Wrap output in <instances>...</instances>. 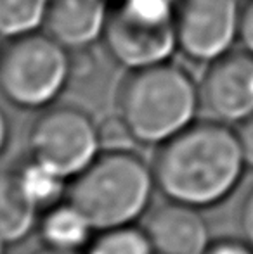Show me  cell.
I'll use <instances>...</instances> for the list:
<instances>
[{
	"label": "cell",
	"mask_w": 253,
	"mask_h": 254,
	"mask_svg": "<svg viewBox=\"0 0 253 254\" xmlns=\"http://www.w3.org/2000/svg\"><path fill=\"white\" fill-rule=\"evenodd\" d=\"M151 166L167 201L201 211L227 201L247 171L236 128L215 120H196L156 147Z\"/></svg>",
	"instance_id": "6da1fadb"
},
{
	"label": "cell",
	"mask_w": 253,
	"mask_h": 254,
	"mask_svg": "<svg viewBox=\"0 0 253 254\" xmlns=\"http://www.w3.org/2000/svg\"><path fill=\"white\" fill-rule=\"evenodd\" d=\"M199 109V81L173 61L127 71L116 92V114L135 144L146 147H160L186 130Z\"/></svg>",
	"instance_id": "7a4b0ae2"
},
{
	"label": "cell",
	"mask_w": 253,
	"mask_h": 254,
	"mask_svg": "<svg viewBox=\"0 0 253 254\" xmlns=\"http://www.w3.org/2000/svg\"><path fill=\"white\" fill-rule=\"evenodd\" d=\"M156 190L151 163L132 149H116L102 151L71 178L66 199L101 232L139 223Z\"/></svg>",
	"instance_id": "3957f363"
},
{
	"label": "cell",
	"mask_w": 253,
	"mask_h": 254,
	"mask_svg": "<svg viewBox=\"0 0 253 254\" xmlns=\"http://www.w3.org/2000/svg\"><path fill=\"white\" fill-rule=\"evenodd\" d=\"M73 78V57L45 31L5 40L0 56V95L23 111L54 106Z\"/></svg>",
	"instance_id": "277c9868"
},
{
	"label": "cell",
	"mask_w": 253,
	"mask_h": 254,
	"mask_svg": "<svg viewBox=\"0 0 253 254\" xmlns=\"http://www.w3.org/2000/svg\"><path fill=\"white\" fill-rule=\"evenodd\" d=\"M177 0H122L113 3L102 47L127 71L172 61L177 54L173 14Z\"/></svg>",
	"instance_id": "5b68a950"
},
{
	"label": "cell",
	"mask_w": 253,
	"mask_h": 254,
	"mask_svg": "<svg viewBox=\"0 0 253 254\" xmlns=\"http://www.w3.org/2000/svg\"><path fill=\"white\" fill-rule=\"evenodd\" d=\"M28 149L30 156L71 180L102 152L99 123L82 107L54 104L33 120Z\"/></svg>",
	"instance_id": "8992f818"
},
{
	"label": "cell",
	"mask_w": 253,
	"mask_h": 254,
	"mask_svg": "<svg viewBox=\"0 0 253 254\" xmlns=\"http://www.w3.org/2000/svg\"><path fill=\"white\" fill-rule=\"evenodd\" d=\"M243 0H177L173 14L177 52L210 64L240 45Z\"/></svg>",
	"instance_id": "52a82bcc"
},
{
	"label": "cell",
	"mask_w": 253,
	"mask_h": 254,
	"mask_svg": "<svg viewBox=\"0 0 253 254\" xmlns=\"http://www.w3.org/2000/svg\"><path fill=\"white\" fill-rule=\"evenodd\" d=\"M199 95L210 120L238 127L253 116V54L240 47L206 64Z\"/></svg>",
	"instance_id": "ba28073f"
},
{
	"label": "cell",
	"mask_w": 253,
	"mask_h": 254,
	"mask_svg": "<svg viewBox=\"0 0 253 254\" xmlns=\"http://www.w3.org/2000/svg\"><path fill=\"white\" fill-rule=\"evenodd\" d=\"M142 228L155 254H205L213 241L201 209L179 202L167 201L149 211Z\"/></svg>",
	"instance_id": "9c48e42d"
},
{
	"label": "cell",
	"mask_w": 253,
	"mask_h": 254,
	"mask_svg": "<svg viewBox=\"0 0 253 254\" xmlns=\"http://www.w3.org/2000/svg\"><path fill=\"white\" fill-rule=\"evenodd\" d=\"M111 3L108 0H49L42 31L70 52L102 40Z\"/></svg>",
	"instance_id": "30bf717a"
},
{
	"label": "cell",
	"mask_w": 253,
	"mask_h": 254,
	"mask_svg": "<svg viewBox=\"0 0 253 254\" xmlns=\"http://www.w3.org/2000/svg\"><path fill=\"white\" fill-rule=\"evenodd\" d=\"M37 232L45 248L77 253H84L95 235L87 216L68 199L42 211Z\"/></svg>",
	"instance_id": "8fae6325"
},
{
	"label": "cell",
	"mask_w": 253,
	"mask_h": 254,
	"mask_svg": "<svg viewBox=\"0 0 253 254\" xmlns=\"http://www.w3.org/2000/svg\"><path fill=\"white\" fill-rule=\"evenodd\" d=\"M10 170L19 190L38 213L66 199L70 180L37 157L28 154Z\"/></svg>",
	"instance_id": "7c38bea8"
},
{
	"label": "cell",
	"mask_w": 253,
	"mask_h": 254,
	"mask_svg": "<svg viewBox=\"0 0 253 254\" xmlns=\"http://www.w3.org/2000/svg\"><path fill=\"white\" fill-rule=\"evenodd\" d=\"M38 218L40 213L19 190L12 170L0 171V235L9 244H19L37 230Z\"/></svg>",
	"instance_id": "4fadbf2b"
},
{
	"label": "cell",
	"mask_w": 253,
	"mask_h": 254,
	"mask_svg": "<svg viewBox=\"0 0 253 254\" xmlns=\"http://www.w3.org/2000/svg\"><path fill=\"white\" fill-rule=\"evenodd\" d=\"M49 0H0V37L12 40L42 31Z\"/></svg>",
	"instance_id": "5bb4252c"
},
{
	"label": "cell",
	"mask_w": 253,
	"mask_h": 254,
	"mask_svg": "<svg viewBox=\"0 0 253 254\" xmlns=\"http://www.w3.org/2000/svg\"><path fill=\"white\" fill-rule=\"evenodd\" d=\"M84 254H155L142 225L95 232Z\"/></svg>",
	"instance_id": "9a60e30c"
},
{
	"label": "cell",
	"mask_w": 253,
	"mask_h": 254,
	"mask_svg": "<svg viewBox=\"0 0 253 254\" xmlns=\"http://www.w3.org/2000/svg\"><path fill=\"white\" fill-rule=\"evenodd\" d=\"M99 138L102 151H116V149H130L135 144L130 131L118 114L108 116L99 123Z\"/></svg>",
	"instance_id": "2e32d148"
},
{
	"label": "cell",
	"mask_w": 253,
	"mask_h": 254,
	"mask_svg": "<svg viewBox=\"0 0 253 254\" xmlns=\"http://www.w3.org/2000/svg\"><path fill=\"white\" fill-rule=\"evenodd\" d=\"M238 227L241 232V239L253 249V187L243 195L238 213Z\"/></svg>",
	"instance_id": "e0dca14e"
},
{
	"label": "cell",
	"mask_w": 253,
	"mask_h": 254,
	"mask_svg": "<svg viewBox=\"0 0 253 254\" xmlns=\"http://www.w3.org/2000/svg\"><path fill=\"white\" fill-rule=\"evenodd\" d=\"M240 47L253 54V0H243L241 7Z\"/></svg>",
	"instance_id": "ac0fdd59"
},
{
	"label": "cell",
	"mask_w": 253,
	"mask_h": 254,
	"mask_svg": "<svg viewBox=\"0 0 253 254\" xmlns=\"http://www.w3.org/2000/svg\"><path fill=\"white\" fill-rule=\"evenodd\" d=\"M205 254H253V249L243 239H213Z\"/></svg>",
	"instance_id": "d6986e66"
},
{
	"label": "cell",
	"mask_w": 253,
	"mask_h": 254,
	"mask_svg": "<svg viewBox=\"0 0 253 254\" xmlns=\"http://www.w3.org/2000/svg\"><path fill=\"white\" fill-rule=\"evenodd\" d=\"M236 133L240 138L241 151H243L247 168H253V116L245 120L236 127Z\"/></svg>",
	"instance_id": "ffe728a7"
},
{
	"label": "cell",
	"mask_w": 253,
	"mask_h": 254,
	"mask_svg": "<svg viewBox=\"0 0 253 254\" xmlns=\"http://www.w3.org/2000/svg\"><path fill=\"white\" fill-rule=\"evenodd\" d=\"M9 140H10V121H9V116H7L5 109H3L2 104H0V154L7 149Z\"/></svg>",
	"instance_id": "44dd1931"
},
{
	"label": "cell",
	"mask_w": 253,
	"mask_h": 254,
	"mask_svg": "<svg viewBox=\"0 0 253 254\" xmlns=\"http://www.w3.org/2000/svg\"><path fill=\"white\" fill-rule=\"evenodd\" d=\"M30 254H84V253H77V251H59V249H52V248H45L40 246L38 249L31 251Z\"/></svg>",
	"instance_id": "7402d4cb"
},
{
	"label": "cell",
	"mask_w": 253,
	"mask_h": 254,
	"mask_svg": "<svg viewBox=\"0 0 253 254\" xmlns=\"http://www.w3.org/2000/svg\"><path fill=\"white\" fill-rule=\"evenodd\" d=\"M9 242L5 241V239L0 235V254H7V249H9Z\"/></svg>",
	"instance_id": "603a6c76"
},
{
	"label": "cell",
	"mask_w": 253,
	"mask_h": 254,
	"mask_svg": "<svg viewBox=\"0 0 253 254\" xmlns=\"http://www.w3.org/2000/svg\"><path fill=\"white\" fill-rule=\"evenodd\" d=\"M2 40H3V38L0 37V56H2V51H3V44H5V42H2Z\"/></svg>",
	"instance_id": "cb8c5ba5"
},
{
	"label": "cell",
	"mask_w": 253,
	"mask_h": 254,
	"mask_svg": "<svg viewBox=\"0 0 253 254\" xmlns=\"http://www.w3.org/2000/svg\"><path fill=\"white\" fill-rule=\"evenodd\" d=\"M108 2H109V3H111V5H113V3H118V2H122V0H108Z\"/></svg>",
	"instance_id": "d4e9b609"
}]
</instances>
